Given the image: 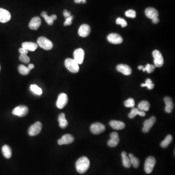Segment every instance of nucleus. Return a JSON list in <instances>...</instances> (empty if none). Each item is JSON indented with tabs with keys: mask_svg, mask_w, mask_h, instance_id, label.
Instances as JSON below:
<instances>
[{
	"mask_svg": "<svg viewBox=\"0 0 175 175\" xmlns=\"http://www.w3.org/2000/svg\"><path fill=\"white\" fill-rule=\"evenodd\" d=\"M63 15L64 16L65 18H67L71 16V13L69 11H68L67 10H64L63 11Z\"/></svg>",
	"mask_w": 175,
	"mask_h": 175,
	"instance_id": "a19ab883",
	"label": "nucleus"
},
{
	"mask_svg": "<svg viewBox=\"0 0 175 175\" xmlns=\"http://www.w3.org/2000/svg\"><path fill=\"white\" fill-rule=\"evenodd\" d=\"M82 3H85L86 2V0H83V1H82Z\"/></svg>",
	"mask_w": 175,
	"mask_h": 175,
	"instance_id": "c03bdc74",
	"label": "nucleus"
},
{
	"mask_svg": "<svg viewBox=\"0 0 175 175\" xmlns=\"http://www.w3.org/2000/svg\"><path fill=\"white\" fill-rule=\"evenodd\" d=\"M152 22H153V23H155V24H156V23H158V22H159L160 20H159V19H158V18H155V19H152Z\"/></svg>",
	"mask_w": 175,
	"mask_h": 175,
	"instance_id": "79ce46f5",
	"label": "nucleus"
},
{
	"mask_svg": "<svg viewBox=\"0 0 175 175\" xmlns=\"http://www.w3.org/2000/svg\"><path fill=\"white\" fill-rule=\"evenodd\" d=\"M73 20V16H71L68 18H66V21L64 23L65 26H70L72 23V21Z\"/></svg>",
	"mask_w": 175,
	"mask_h": 175,
	"instance_id": "58836bf2",
	"label": "nucleus"
},
{
	"mask_svg": "<svg viewBox=\"0 0 175 175\" xmlns=\"http://www.w3.org/2000/svg\"><path fill=\"white\" fill-rule=\"evenodd\" d=\"M91 31V29L90 26L87 24H84L80 26L79 28L78 33L80 37L85 38L88 37L90 35Z\"/></svg>",
	"mask_w": 175,
	"mask_h": 175,
	"instance_id": "4468645a",
	"label": "nucleus"
},
{
	"mask_svg": "<svg viewBox=\"0 0 175 175\" xmlns=\"http://www.w3.org/2000/svg\"><path fill=\"white\" fill-rule=\"evenodd\" d=\"M125 15L126 17H129V18H135L136 16V12L132 9H130V10L126 11L125 12Z\"/></svg>",
	"mask_w": 175,
	"mask_h": 175,
	"instance_id": "4c0bfd02",
	"label": "nucleus"
},
{
	"mask_svg": "<svg viewBox=\"0 0 175 175\" xmlns=\"http://www.w3.org/2000/svg\"><path fill=\"white\" fill-rule=\"evenodd\" d=\"M124 105L126 108H133L135 106V101L133 98H130L125 101Z\"/></svg>",
	"mask_w": 175,
	"mask_h": 175,
	"instance_id": "f704fd0d",
	"label": "nucleus"
},
{
	"mask_svg": "<svg viewBox=\"0 0 175 175\" xmlns=\"http://www.w3.org/2000/svg\"><path fill=\"white\" fill-rule=\"evenodd\" d=\"M42 124L40 122H37L31 125L28 130V134L31 136H34L39 134L41 131Z\"/></svg>",
	"mask_w": 175,
	"mask_h": 175,
	"instance_id": "423d86ee",
	"label": "nucleus"
},
{
	"mask_svg": "<svg viewBox=\"0 0 175 175\" xmlns=\"http://www.w3.org/2000/svg\"><path fill=\"white\" fill-rule=\"evenodd\" d=\"M155 65H150L149 64H146V66L144 67L142 70H143V72H145L146 71L147 72L149 73H151L153 72L154 70L155 69Z\"/></svg>",
	"mask_w": 175,
	"mask_h": 175,
	"instance_id": "72a5a7b5",
	"label": "nucleus"
},
{
	"mask_svg": "<svg viewBox=\"0 0 175 175\" xmlns=\"http://www.w3.org/2000/svg\"><path fill=\"white\" fill-rule=\"evenodd\" d=\"M19 59L21 62H23V63H28L30 62V58L28 57L27 55L26 54H21Z\"/></svg>",
	"mask_w": 175,
	"mask_h": 175,
	"instance_id": "e433bc0d",
	"label": "nucleus"
},
{
	"mask_svg": "<svg viewBox=\"0 0 175 175\" xmlns=\"http://www.w3.org/2000/svg\"><path fill=\"white\" fill-rule=\"evenodd\" d=\"M84 51L82 48L76 49L73 53V58L75 61L78 64H81L83 63L84 58Z\"/></svg>",
	"mask_w": 175,
	"mask_h": 175,
	"instance_id": "9d476101",
	"label": "nucleus"
},
{
	"mask_svg": "<svg viewBox=\"0 0 175 175\" xmlns=\"http://www.w3.org/2000/svg\"><path fill=\"white\" fill-rule=\"evenodd\" d=\"M74 138L73 135L71 134H65L63 135L60 139L58 140V144L61 145L63 144H69L74 141Z\"/></svg>",
	"mask_w": 175,
	"mask_h": 175,
	"instance_id": "ddd939ff",
	"label": "nucleus"
},
{
	"mask_svg": "<svg viewBox=\"0 0 175 175\" xmlns=\"http://www.w3.org/2000/svg\"><path fill=\"white\" fill-rule=\"evenodd\" d=\"M129 158L130 160L131 164L133 165V168H137L140 165V160L133 154H129Z\"/></svg>",
	"mask_w": 175,
	"mask_h": 175,
	"instance_id": "c85d7f7f",
	"label": "nucleus"
},
{
	"mask_svg": "<svg viewBox=\"0 0 175 175\" xmlns=\"http://www.w3.org/2000/svg\"><path fill=\"white\" fill-rule=\"evenodd\" d=\"M152 55L154 59V62L155 66L157 67H161L163 66L164 63V59L160 51L157 50H154L152 53Z\"/></svg>",
	"mask_w": 175,
	"mask_h": 175,
	"instance_id": "39448f33",
	"label": "nucleus"
},
{
	"mask_svg": "<svg viewBox=\"0 0 175 175\" xmlns=\"http://www.w3.org/2000/svg\"><path fill=\"white\" fill-rule=\"evenodd\" d=\"M18 71L22 75H27L30 72V70L26 66L20 65L18 67Z\"/></svg>",
	"mask_w": 175,
	"mask_h": 175,
	"instance_id": "7c9ffc66",
	"label": "nucleus"
},
{
	"mask_svg": "<svg viewBox=\"0 0 175 175\" xmlns=\"http://www.w3.org/2000/svg\"><path fill=\"white\" fill-rule=\"evenodd\" d=\"M137 115H140L141 116L144 117L145 116V113L144 111H140L137 108H133L130 114H129V117L130 119H133Z\"/></svg>",
	"mask_w": 175,
	"mask_h": 175,
	"instance_id": "a878e982",
	"label": "nucleus"
},
{
	"mask_svg": "<svg viewBox=\"0 0 175 175\" xmlns=\"http://www.w3.org/2000/svg\"><path fill=\"white\" fill-rule=\"evenodd\" d=\"M166 106L165 107V111L168 113H171L173 111L174 108V104L171 98L169 97H165L164 99Z\"/></svg>",
	"mask_w": 175,
	"mask_h": 175,
	"instance_id": "aec40b11",
	"label": "nucleus"
},
{
	"mask_svg": "<svg viewBox=\"0 0 175 175\" xmlns=\"http://www.w3.org/2000/svg\"><path fill=\"white\" fill-rule=\"evenodd\" d=\"M65 66L68 70L73 73H77L79 70V64L74 59H67L65 61Z\"/></svg>",
	"mask_w": 175,
	"mask_h": 175,
	"instance_id": "f03ea898",
	"label": "nucleus"
},
{
	"mask_svg": "<svg viewBox=\"0 0 175 175\" xmlns=\"http://www.w3.org/2000/svg\"><path fill=\"white\" fill-rule=\"evenodd\" d=\"M145 15L149 19H152L158 18V10L153 7H149L145 10Z\"/></svg>",
	"mask_w": 175,
	"mask_h": 175,
	"instance_id": "6ab92c4d",
	"label": "nucleus"
},
{
	"mask_svg": "<svg viewBox=\"0 0 175 175\" xmlns=\"http://www.w3.org/2000/svg\"><path fill=\"white\" fill-rule=\"evenodd\" d=\"M91 131L94 134H99L104 132L106 127L104 125L100 123H95L91 126Z\"/></svg>",
	"mask_w": 175,
	"mask_h": 175,
	"instance_id": "6e6552de",
	"label": "nucleus"
},
{
	"mask_svg": "<svg viewBox=\"0 0 175 175\" xmlns=\"http://www.w3.org/2000/svg\"><path fill=\"white\" fill-rule=\"evenodd\" d=\"M116 23L117 25H121L122 27H125L128 25V23H127L126 21L121 18H118L117 19L116 21Z\"/></svg>",
	"mask_w": 175,
	"mask_h": 175,
	"instance_id": "c9c22d12",
	"label": "nucleus"
},
{
	"mask_svg": "<svg viewBox=\"0 0 175 175\" xmlns=\"http://www.w3.org/2000/svg\"><path fill=\"white\" fill-rule=\"evenodd\" d=\"M122 162L125 168H130L131 164L130 160V158L127 156V153L125 151H123L122 153Z\"/></svg>",
	"mask_w": 175,
	"mask_h": 175,
	"instance_id": "393cba45",
	"label": "nucleus"
},
{
	"mask_svg": "<svg viewBox=\"0 0 175 175\" xmlns=\"http://www.w3.org/2000/svg\"><path fill=\"white\" fill-rule=\"evenodd\" d=\"M59 125L61 129H65L68 125V122L65 118V114L64 113H60L58 118Z\"/></svg>",
	"mask_w": 175,
	"mask_h": 175,
	"instance_id": "5701e85b",
	"label": "nucleus"
},
{
	"mask_svg": "<svg viewBox=\"0 0 175 175\" xmlns=\"http://www.w3.org/2000/svg\"><path fill=\"white\" fill-rule=\"evenodd\" d=\"M41 25V19L40 17H35L31 19L29 24V27L32 30H36L38 29Z\"/></svg>",
	"mask_w": 175,
	"mask_h": 175,
	"instance_id": "a211bd4d",
	"label": "nucleus"
},
{
	"mask_svg": "<svg viewBox=\"0 0 175 175\" xmlns=\"http://www.w3.org/2000/svg\"><path fill=\"white\" fill-rule=\"evenodd\" d=\"M0 71H1V66H0Z\"/></svg>",
	"mask_w": 175,
	"mask_h": 175,
	"instance_id": "a18cd8bd",
	"label": "nucleus"
},
{
	"mask_svg": "<svg viewBox=\"0 0 175 175\" xmlns=\"http://www.w3.org/2000/svg\"><path fill=\"white\" fill-rule=\"evenodd\" d=\"M172 140H173V137H172V135H168L165 139L161 143V146L164 149L168 148V146L171 143H172Z\"/></svg>",
	"mask_w": 175,
	"mask_h": 175,
	"instance_id": "c756f323",
	"label": "nucleus"
},
{
	"mask_svg": "<svg viewBox=\"0 0 175 175\" xmlns=\"http://www.w3.org/2000/svg\"><path fill=\"white\" fill-rule=\"evenodd\" d=\"M19 52L21 54H26L28 52V50H26L25 48L21 47L19 49Z\"/></svg>",
	"mask_w": 175,
	"mask_h": 175,
	"instance_id": "ea45409f",
	"label": "nucleus"
},
{
	"mask_svg": "<svg viewBox=\"0 0 175 175\" xmlns=\"http://www.w3.org/2000/svg\"><path fill=\"white\" fill-rule=\"evenodd\" d=\"M37 42L40 47L45 50H51L53 47V44L52 41L45 37H40L37 40Z\"/></svg>",
	"mask_w": 175,
	"mask_h": 175,
	"instance_id": "7ed1b4c3",
	"label": "nucleus"
},
{
	"mask_svg": "<svg viewBox=\"0 0 175 175\" xmlns=\"http://www.w3.org/2000/svg\"><path fill=\"white\" fill-rule=\"evenodd\" d=\"M28 68L30 70H32V69H33L34 68V65L33 64H29V65H28Z\"/></svg>",
	"mask_w": 175,
	"mask_h": 175,
	"instance_id": "37998d69",
	"label": "nucleus"
},
{
	"mask_svg": "<svg viewBox=\"0 0 175 175\" xmlns=\"http://www.w3.org/2000/svg\"><path fill=\"white\" fill-rule=\"evenodd\" d=\"M11 16L9 11L0 8V22L6 23L9 21L11 19Z\"/></svg>",
	"mask_w": 175,
	"mask_h": 175,
	"instance_id": "dca6fc26",
	"label": "nucleus"
},
{
	"mask_svg": "<svg viewBox=\"0 0 175 175\" xmlns=\"http://www.w3.org/2000/svg\"><path fill=\"white\" fill-rule=\"evenodd\" d=\"M116 69L118 72L125 75H130L132 73V70L128 65L123 64L118 65L117 66Z\"/></svg>",
	"mask_w": 175,
	"mask_h": 175,
	"instance_id": "f3484780",
	"label": "nucleus"
},
{
	"mask_svg": "<svg viewBox=\"0 0 175 175\" xmlns=\"http://www.w3.org/2000/svg\"><path fill=\"white\" fill-rule=\"evenodd\" d=\"M2 152L4 157L7 158H10L12 156V150L8 145H3L2 148Z\"/></svg>",
	"mask_w": 175,
	"mask_h": 175,
	"instance_id": "cd10ccee",
	"label": "nucleus"
},
{
	"mask_svg": "<svg viewBox=\"0 0 175 175\" xmlns=\"http://www.w3.org/2000/svg\"><path fill=\"white\" fill-rule=\"evenodd\" d=\"M108 41L114 45H119L123 42V39L121 35L116 33H111L107 37Z\"/></svg>",
	"mask_w": 175,
	"mask_h": 175,
	"instance_id": "9b49d317",
	"label": "nucleus"
},
{
	"mask_svg": "<svg viewBox=\"0 0 175 175\" xmlns=\"http://www.w3.org/2000/svg\"><path fill=\"white\" fill-rule=\"evenodd\" d=\"M28 108L26 106H19L12 111L13 115L19 117L25 116L28 113Z\"/></svg>",
	"mask_w": 175,
	"mask_h": 175,
	"instance_id": "0eeeda50",
	"label": "nucleus"
},
{
	"mask_svg": "<svg viewBox=\"0 0 175 175\" xmlns=\"http://www.w3.org/2000/svg\"><path fill=\"white\" fill-rule=\"evenodd\" d=\"M110 125L112 129L117 130H123L125 127V124L124 122L116 120L111 121L110 122Z\"/></svg>",
	"mask_w": 175,
	"mask_h": 175,
	"instance_id": "412c9836",
	"label": "nucleus"
},
{
	"mask_svg": "<svg viewBox=\"0 0 175 175\" xmlns=\"http://www.w3.org/2000/svg\"><path fill=\"white\" fill-rule=\"evenodd\" d=\"M38 45L35 42H25L22 43V47L28 51H35L38 48Z\"/></svg>",
	"mask_w": 175,
	"mask_h": 175,
	"instance_id": "b1692460",
	"label": "nucleus"
},
{
	"mask_svg": "<svg viewBox=\"0 0 175 175\" xmlns=\"http://www.w3.org/2000/svg\"><path fill=\"white\" fill-rule=\"evenodd\" d=\"M30 90L37 95H40L42 93V91L41 88L39 87L36 85H31L30 86Z\"/></svg>",
	"mask_w": 175,
	"mask_h": 175,
	"instance_id": "2f4dec72",
	"label": "nucleus"
},
{
	"mask_svg": "<svg viewBox=\"0 0 175 175\" xmlns=\"http://www.w3.org/2000/svg\"><path fill=\"white\" fill-rule=\"evenodd\" d=\"M90 162L86 157H82L76 162L75 167L77 171L80 174H84L90 168Z\"/></svg>",
	"mask_w": 175,
	"mask_h": 175,
	"instance_id": "f257e3e1",
	"label": "nucleus"
},
{
	"mask_svg": "<svg viewBox=\"0 0 175 175\" xmlns=\"http://www.w3.org/2000/svg\"><path fill=\"white\" fill-rule=\"evenodd\" d=\"M156 121V118L155 116L151 117L150 118L145 121L144 123V127L142 130L143 132L145 133H148L150 130L151 128L154 125Z\"/></svg>",
	"mask_w": 175,
	"mask_h": 175,
	"instance_id": "f8f14e48",
	"label": "nucleus"
},
{
	"mask_svg": "<svg viewBox=\"0 0 175 175\" xmlns=\"http://www.w3.org/2000/svg\"><path fill=\"white\" fill-rule=\"evenodd\" d=\"M68 101V98L67 95L64 93H61L58 97L56 105L59 109H63L66 105Z\"/></svg>",
	"mask_w": 175,
	"mask_h": 175,
	"instance_id": "1a4fd4ad",
	"label": "nucleus"
},
{
	"mask_svg": "<svg viewBox=\"0 0 175 175\" xmlns=\"http://www.w3.org/2000/svg\"><path fill=\"white\" fill-rule=\"evenodd\" d=\"M111 139L108 141V144L111 148H114L119 143V137L117 132H113L110 135Z\"/></svg>",
	"mask_w": 175,
	"mask_h": 175,
	"instance_id": "2eb2a0df",
	"label": "nucleus"
},
{
	"mask_svg": "<svg viewBox=\"0 0 175 175\" xmlns=\"http://www.w3.org/2000/svg\"><path fill=\"white\" fill-rule=\"evenodd\" d=\"M41 16L45 19L46 22L50 26L53 25L54 21L56 20L57 19V16L55 15H53L51 16H48L46 11H43L41 13Z\"/></svg>",
	"mask_w": 175,
	"mask_h": 175,
	"instance_id": "4be33fe9",
	"label": "nucleus"
},
{
	"mask_svg": "<svg viewBox=\"0 0 175 175\" xmlns=\"http://www.w3.org/2000/svg\"><path fill=\"white\" fill-rule=\"evenodd\" d=\"M156 163V161L154 157H149L146 158L144 163V170L147 174H150L152 172Z\"/></svg>",
	"mask_w": 175,
	"mask_h": 175,
	"instance_id": "20e7f679",
	"label": "nucleus"
},
{
	"mask_svg": "<svg viewBox=\"0 0 175 175\" xmlns=\"http://www.w3.org/2000/svg\"><path fill=\"white\" fill-rule=\"evenodd\" d=\"M150 104L147 101H142L138 105V109L143 111H148L149 110Z\"/></svg>",
	"mask_w": 175,
	"mask_h": 175,
	"instance_id": "bb28decb",
	"label": "nucleus"
},
{
	"mask_svg": "<svg viewBox=\"0 0 175 175\" xmlns=\"http://www.w3.org/2000/svg\"><path fill=\"white\" fill-rule=\"evenodd\" d=\"M141 85L142 87H146L149 90H152L154 88V84L152 83V80L149 78L147 79L145 81V83L144 84H142Z\"/></svg>",
	"mask_w": 175,
	"mask_h": 175,
	"instance_id": "473e14b6",
	"label": "nucleus"
}]
</instances>
